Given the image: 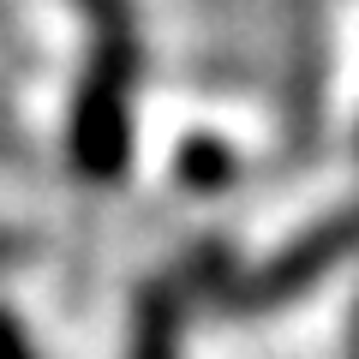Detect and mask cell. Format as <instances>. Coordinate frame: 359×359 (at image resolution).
Wrapping results in <instances>:
<instances>
[{
    "instance_id": "obj_1",
    "label": "cell",
    "mask_w": 359,
    "mask_h": 359,
    "mask_svg": "<svg viewBox=\"0 0 359 359\" xmlns=\"http://www.w3.org/2000/svg\"><path fill=\"white\" fill-rule=\"evenodd\" d=\"M72 156L90 180H114L132 156V42L108 36L72 102Z\"/></svg>"
},
{
    "instance_id": "obj_2",
    "label": "cell",
    "mask_w": 359,
    "mask_h": 359,
    "mask_svg": "<svg viewBox=\"0 0 359 359\" xmlns=\"http://www.w3.org/2000/svg\"><path fill=\"white\" fill-rule=\"evenodd\" d=\"M353 245H359V210H353V216L323 222L318 233H306V240H294L287 252H276L252 282H245V299H252V306H282V299L306 294L323 269H335Z\"/></svg>"
},
{
    "instance_id": "obj_3",
    "label": "cell",
    "mask_w": 359,
    "mask_h": 359,
    "mask_svg": "<svg viewBox=\"0 0 359 359\" xmlns=\"http://www.w3.org/2000/svg\"><path fill=\"white\" fill-rule=\"evenodd\" d=\"M126 359H180V299L156 287L132 318V353Z\"/></svg>"
},
{
    "instance_id": "obj_4",
    "label": "cell",
    "mask_w": 359,
    "mask_h": 359,
    "mask_svg": "<svg viewBox=\"0 0 359 359\" xmlns=\"http://www.w3.org/2000/svg\"><path fill=\"white\" fill-rule=\"evenodd\" d=\"M0 359H36V347H30L25 323H18L6 306H0Z\"/></svg>"
},
{
    "instance_id": "obj_5",
    "label": "cell",
    "mask_w": 359,
    "mask_h": 359,
    "mask_svg": "<svg viewBox=\"0 0 359 359\" xmlns=\"http://www.w3.org/2000/svg\"><path fill=\"white\" fill-rule=\"evenodd\" d=\"M18 252H25V245H18L13 233H0V264H6V257H18Z\"/></svg>"
}]
</instances>
